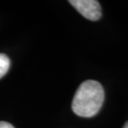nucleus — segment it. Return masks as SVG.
I'll return each instance as SVG.
<instances>
[{"label":"nucleus","mask_w":128,"mask_h":128,"mask_svg":"<svg viewBox=\"0 0 128 128\" xmlns=\"http://www.w3.org/2000/svg\"><path fill=\"white\" fill-rule=\"evenodd\" d=\"M105 98L102 84L94 80L83 82L74 95L72 109L82 117H92L98 113Z\"/></svg>","instance_id":"nucleus-1"},{"label":"nucleus","mask_w":128,"mask_h":128,"mask_svg":"<svg viewBox=\"0 0 128 128\" xmlns=\"http://www.w3.org/2000/svg\"><path fill=\"white\" fill-rule=\"evenodd\" d=\"M69 4L79 14L91 21H96L102 17V8L96 0H69Z\"/></svg>","instance_id":"nucleus-2"},{"label":"nucleus","mask_w":128,"mask_h":128,"mask_svg":"<svg viewBox=\"0 0 128 128\" xmlns=\"http://www.w3.org/2000/svg\"><path fill=\"white\" fill-rule=\"evenodd\" d=\"M10 66V60L7 55L0 53V79L8 72Z\"/></svg>","instance_id":"nucleus-3"},{"label":"nucleus","mask_w":128,"mask_h":128,"mask_svg":"<svg viewBox=\"0 0 128 128\" xmlns=\"http://www.w3.org/2000/svg\"><path fill=\"white\" fill-rule=\"evenodd\" d=\"M0 128H15L12 124L6 122H0Z\"/></svg>","instance_id":"nucleus-4"},{"label":"nucleus","mask_w":128,"mask_h":128,"mask_svg":"<svg viewBox=\"0 0 128 128\" xmlns=\"http://www.w3.org/2000/svg\"><path fill=\"white\" fill-rule=\"evenodd\" d=\"M122 128H128V122H126V123L124 124V126H123V127Z\"/></svg>","instance_id":"nucleus-5"}]
</instances>
